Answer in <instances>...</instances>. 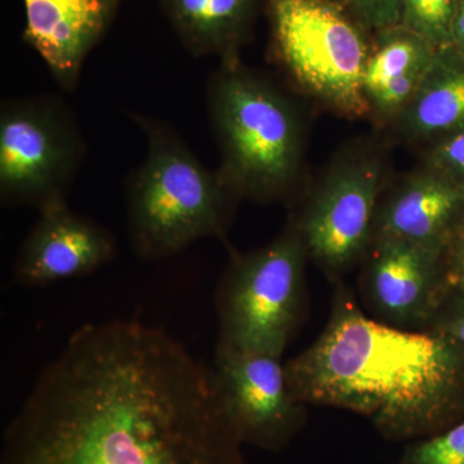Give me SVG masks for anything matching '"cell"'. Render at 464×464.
<instances>
[{"label":"cell","mask_w":464,"mask_h":464,"mask_svg":"<svg viewBox=\"0 0 464 464\" xmlns=\"http://www.w3.org/2000/svg\"><path fill=\"white\" fill-rule=\"evenodd\" d=\"M218 145V173L240 200L290 201L301 182L304 121L297 105L270 79L239 60L221 63L207 90Z\"/></svg>","instance_id":"obj_3"},{"label":"cell","mask_w":464,"mask_h":464,"mask_svg":"<svg viewBox=\"0 0 464 464\" xmlns=\"http://www.w3.org/2000/svg\"><path fill=\"white\" fill-rule=\"evenodd\" d=\"M364 72L369 110L380 118H399L420 87L438 48L396 25L374 33Z\"/></svg>","instance_id":"obj_14"},{"label":"cell","mask_w":464,"mask_h":464,"mask_svg":"<svg viewBox=\"0 0 464 464\" xmlns=\"http://www.w3.org/2000/svg\"><path fill=\"white\" fill-rule=\"evenodd\" d=\"M453 45L464 56V0H458L453 21Z\"/></svg>","instance_id":"obj_23"},{"label":"cell","mask_w":464,"mask_h":464,"mask_svg":"<svg viewBox=\"0 0 464 464\" xmlns=\"http://www.w3.org/2000/svg\"><path fill=\"white\" fill-rule=\"evenodd\" d=\"M146 157L125 182L128 235L137 257L161 261L208 237H225L240 199L176 130L133 112Z\"/></svg>","instance_id":"obj_4"},{"label":"cell","mask_w":464,"mask_h":464,"mask_svg":"<svg viewBox=\"0 0 464 464\" xmlns=\"http://www.w3.org/2000/svg\"><path fill=\"white\" fill-rule=\"evenodd\" d=\"M212 366L134 320L87 323L43 368L0 464H249Z\"/></svg>","instance_id":"obj_1"},{"label":"cell","mask_w":464,"mask_h":464,"mask_svg":"<svg viewBox=\"0 0 464 464\" xmlns=\"http://www.w3.org/2000/svg\"><path fill=\"white\" fill-rule=\"evenodd\" d=\"M226 414L244 445L288 448L307 423V405L290 390L282 357L217 342L212 365Z\"/></svg>","instance_id":"obj_9"},{"label":"cell","mask_w":464,"mask_h":464,"mask_svg":"<svg viewBox=\"0 0 464 464\" xmlns=\"http://www.w3.org/2000/svg\"><path fill=\"white\" fill-rule=\"evenodd\" d=\"M399 121L415 140H441L464 128V56L454 45L436 50Z\"/></svg>","instance_id":"obj_16"},{"label":"cell","mask_w":464,"mask_h":464,"mask_svg":"<svg viewBox=\"0 0 464 464\" xmlns=\"http://www.w3.org/2000/svg\"><path fill=\"white\" fill-rule=\"evenodd\" d=\"M285 372L299 401L364 415L390 441L429 438L464 420L463 344L372 319L342 283L322 334Z\"/></svg>","instance_id":"obj_2"},{"label":"cell","mask_w":464,"mask_h":464,"mask_svg":"<svg viewBox=\"0 0 464 464\" xmlns=\"http://www.w3.org/2000/svg\"><path fill=\"white\" fill-rule=\"evenodd\" d=\"M458 0H402L400 25L418 34L435 48L453 45Z\"/></svg>","instance_id":"obj_17"},{"label":"cell","mask_w":464,"mask_h":464,"mask_svg":"<svg viewBox=\"0 0 464 464\" xmlns=\"http://www.w3.org/2000/svg\"><path fill=\"white\" fill-rule=\"evenodd\" d=\"M464 212V182L424 168L380 201L373 241L404 239L448 244ZM372 241V243H373Z\"/></svg>","instance_id":"obj_13"},{"label":"cell","mask_w":464,"mask_h":464,"mask_svg":"<svg viewBox=\"0 0 464 464\" xmlns=\"http://www.w3.org/2000/svg\"><path fill=\"white\" fill-rule=\"evenodd\" d=\"M262 0H160L161 11L192 56L239 60Z\"/></svg>","instance_id":"obj_15"},{"label":"cell","mask_w":464,"mask_h":464,"mask_svg":"<svg viewBox=\"0 0 464 464\" xmlns=\"http://www.w3.org/2000/svg\"><path fill=\"white\" fill-rule=\"evenodd\" d=\"M464 284V212L449 237L442 257V293ZM441 293V295H442ZM441 298V297H440Z\"/></svg>","instance_id":"obj_22"},{"label":"cell","mask_w":464,"mask_h":464,"mask_svg":"<svg viewBox=\"0 0 464 464\" xmlns=\"http://www.w3.org/2000/svg\"><path fill=\"white\" fill-rule=\"evenodd\" d=\"M426 168L464 182V128L439 140L427 155Z\"/></svg>","instance_id":"obj_21"},{"label":"cell","mask_w":464,"mask_h":464,"mask_svg":"<svg viewBox=\"0 0 464 464\" xmlns=\"http://www.w3.org/2000/svg\"><path fill=\"white\" fill-rule=\"evenodd\" d=\"M366 32L400 25L402 0H333Z\"/></svg>","instance_id":"obj_19"},{"label":"cell","mask_w":464,"mask_h":464,"mask_svg":"<svg viewBox=\"0 0 464 464\" xmlns=\"http://www.w3.org/2000/svg\"><path fill=\"white\" fill-rule=\"evenodd\" d=\"M271 51L298 88L334 111L360 118L369 110L366 30L333 0H265Z\"/></svg>","instance_id":"obj_6"},{"label":"cell","mask_w":464,"mask_h":464,"mask_svg":"<svg viewBox=\"0 0 464 464\" xmlns=\"http://www.w3.org/2000/svg\"><path fill=\"white\" fill-rule=\"evenodd\" d=\"M383 185V161L377 154L362 150L343 155L290 219L308 257L333 282L350 273L371 248Z\"/></svg>","instance_id":"obj_8"},{"label":"cell","mask_w":464,"mask_h":464,"mask_svg":"<svg viewBox=\"0 0 464 464\" xmlns=\"http://www.w3.org/2000/svg\"><path fill=\"white\" fill-rule=\"evenodd\" d=\"M400 464H464V420L406 445Z\"/></svg>","instance_id":"obj_18"},{"label":"cell","mask_w":464,"mask_h":464,"mask_svg":"<svg viewBox=\"0 0 464 464\" xmlns=\"http://www.w3.org/2000/svg\"><path fill=\"white\" fill-rule=\"evenodd\" d=\"M447 244L377 239L365 256L362 299L378 322L424 331L442 293Z\"/></svg>","instance_id":"obj_10"},{"label":"cell","mask_w":464,"mask_h":464,"mask_svg":"<svg viewBox=\"0 0 464 464\" xmlns=\"http://www.w3.org/2000/svg\"><path fill=\"white\" fill-rule=\"evenodd\" d=\"M87 157L78 119L54 94L18 97L0 106V201L51 209L67 203Z\"/></svg>","instance_id":"obj_7"},{"label":"cell","mask_w":464,"mask_h":464,"mask_svg":"<svg viewBox=\"0 0 464 464\" xmlns=\"http://www.w3.org/2000/svg\"><path fill=\"white\" fill-rule=\"evenodd\" d=\"M308 259L292 224L261 248L231 249L215 295L219 343L282 357L306 315Z\"/></svg>","instance_id":"obj_5"},{"label":"cell","mask_w":464,"mask_h":464,"mask_svg":"<svg viewBox=\"0 0 464 464\" xmlns=\"http://www.w3.org/2000/svg\"><path fill=\"white\" fill-rule=\"evenodd\" d=\"M424 331L441 333L464 346V284L442 293Z\"/></svg>","instance_id":"obj_20"},{"label":"cell","mask_w":464,"mask_h":464,"mask_svg":"<svg viewBox=\"0 0 464 464\" xmlns=\"http://www.w3.org/2000/svg\"><path fill=\"white\" fill-rule=\"evenodd\" d=\"M121 0H24V39L56 83L72 92L88 54L99 44Z\"/></svg>","instance_id":"obj_12"},{"label":"cell","mask_w":464,"mask_h":464,"mask_svg":"<svg viewBox=\"0 0 464 464\" xmlns=\"http://www.w3.org/2000/svg\"><path fill=\"white\" fill-rule=\"evenodd\" d=\"M118 256L115 237L69 204L39 213L14 259V282L45 286L94 273Z\"/></svg>","instance_id":"obj_11"}]
</instances>
